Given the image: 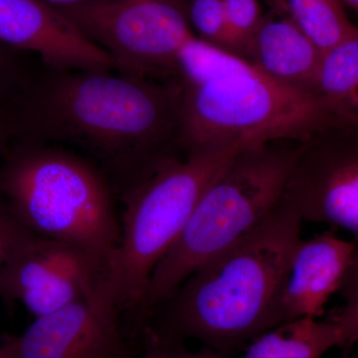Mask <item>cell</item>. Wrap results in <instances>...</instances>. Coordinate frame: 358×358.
Returning a JSON list of instances; mask_svg holds the SVG:
<instances>
[{"mask_svg": "<svg viewBox=\"0 0 358 358\" xmlns=\"http://www.w3.org/2000/svg\"><path fill=\"white\" fill-rule=\"evenodd\" d=\"M183 95L181 80L43 65L28 122L39 145L83 157L122 199L164 160L183 155Z\"/></svg>", "mask_w": 358, "mask_h": 358, "instance_id": "6da1fadb", "label": "cell"}, {"mask_svg": "<svg viewBox=\"0 0 358 358\" xmlns=\"http://www.w3.org/2000/svg\"><path fill=\"white\" fill-rule=\"evenodd\" d=\"M301 223L284 197L255 229L160 303L154 312L160 310L159 324L152 327L166 338L199 339L223 357L281 324L280 296Z\"/></svg>", "mask_w": 358, "mask_h": 358, "instance_id": "7a4b0ae2", "label": "cell"}, {"mask_svg": "<svg viewBox=\"0 0 358 358\" xmlns=\"http://www.w3.org/2000/svg\"><path fill=\"white\" fill-rule=\"evenodd\" d=\"M240 148L207 186L136 307L138 324L205 264L255 229L285 197L296 143Z\"/></svg>", "mask_w": 358, "mask_h": 358, "instance_id": "3957f363", "label": "cell"}, {"mask_svg": "<svg viewBox=\"0 0 358 358\" xmlns=\"http://www.w3.org/2000/svg\"><path fill=\"white\" fill-rule=\"evenodd\" d=\"M0 195L26 230L83 250L107 271L121 236L115 195L83 157L53 145L27 148L2 169Z\"/></svg>", "mask_w": 358, "mask_h": 358, "instance_id": "277c9868", "label": "cell"}, {"mask_svg": "<svg viewBox=\"0 0 358 358\" xmlns=\"http://www.w3.org/2000/svg\"><path fill=\"white\" fill-rule=\"evenodd\" d=\"M240 148L171 157L122 197L121 236L102 292L120 313L136 310L155 268L178 239L207 186Z\"/></svg>", "mask_w": 358, "mask_h": 358, "instance_id": "5b68a950", "label": "cell"}, {"mask_svg": "<svg viewBox=\"0 0 358 358\" xmlns=\"http://www.w3.org/2000/svg\"><path fill=\"white\" fill-rule=\"evenodd\" d=\"M331 128L315 96L270 79L253 66L185 85L183 154L271 141H301Z\"/></svg>", "mask_w": 358, "mask_h": 358, "instance_id": "8992f818", "label": "cell"}, {"mask_svg": "<svg viewBox=\"0 0 358 358\" xmlns=\"http://www.w3.org/2000/svg\"><path fill=\"white\" fill-rule=\"evenodd\" d=\"M59 11L126 76L181 80L179 52L195 36L182 0H86ZM182 81V80H181Z\"/></svg>", "mask_w": 358, "mask_h": 358, "instance_id": "52a82bcc", "label": "cell"}, {"mask_svg": "<svg viewBox=\"0 0 358 358\" xmlns=\"http://www.w3.org/2000/svg\"><path fill=\"white\" fill-rule=\"evenodd\" d=\"M105 274V266L83 250L27 231L0 275V296L41 317L101 298Z\"/></svg>", "mask_w": 358, "mask_h": 358, "instance_id": "ba28073f", "label": "cell"}, {"mask_svg": "<svg viewBox=\"0 0 358 358\" xmlns=\"http://www.w3.org/2000/svg\"><path fill=\"white\" fill-rule=\"evenodd\" d=\"M285 197L303 221L341 228L358 243V140L333 127L298 141Z\"/></svg>", "mask_w": 358, "mask_h": 358, "instance_id": "9c48e42d", "label": "cell"}, {"mask_svg": "<svg viewBox=\"0 0 358 358\" xmlns=\"http://www.w3.org/2000/svg\"><path fill=\"white\" fill-rule=\"evenodd\" d=\"M121 315L103 298L37 317L2 346L13 358H129Z\"/></svg>", "mask_w": 358, "mask_h": 358, "instance_id": "30bf717a", "label": "cell"}, {"mask_svg": "<svg viewBox=\"0 0 358 358\" xmlns=\"http://www.w3.org/2000/svg\"><path fill=\"white\" fill-rule=\"evenodd\" d=\"M0 41L36 54L53 69L115 70L102 48L41 0H0Z\"/></svg>", "mask_w": 358, "mask_h": 358, "instance_id": "8fae6325", "label": "cell"}, {"mask_svg": "<svg viewBox=\"0 0 358 358\" xmlns=\"http://www.w3.org/2000/svg\"><path fill=\"white\" fill-rule=\"evenodd\" d=\"M357 244L331 232L301 240L289 265L279 301L281 324L324 313L329 298L341 288Z\"/></svg>", "mask_w": 358, "mask_h": 358, "instance_id": "7c38bea8", "label": "cell"}, {"mask_svg": "<svg viewBox=\"0 0 358 358\" xmlns=\"http://www.w3.org/2000/svg\"><path fill=\"white\" fill-rule=\"evenodd\" d=\"M322 55L307 34L277 9V13L264 16L244 59L278 83L313 96Z\"/></svg>", "mask_w": 358, "mask_h": 358, "instance_id": "4fadbf2b", "label": "cell"}, {"mask_svg": "<svg viewBox=\"0 0 358 358\" xmlns=\"http://www.w3.org/2000/svg\"><path fill=\"white\" fill-rule=\"evenodd\" d=\"M313 96L331 128H358V28L322 53Z\"/></svg>", "mask_w": 358, "mask_h": 358, "instance_id": "5bb4252c", "label": "cell"}, {"mask_svg": "<svg viewBox=\"0 0 358 358\" xmlns=\"http://www.w3.org/2000/svg\"><path fill=\"white\" fill-rule=\"evenodd\" d=\"M336 345H343V341L334 320L303 317L257 336L244 358H320Z\"/></svg>", "mask_w": 358, "mask_h": 358, "instance_id": "9a60e30c", "label": "cell"}, {"mask_svg": "<svg viewBox=\"0 0 358 358\" xmlns=\"http://www.w3.org/2000/svg\"><path fill=\"white\" fill-rule=\"evenodd\" d=\"M324 53L357 29L348 20L341 0H275Z\"/></svg>", "mask_w": 358, "mask_h": 358, "instance_id": "2e32d148", "label": "cell"}, {"mask_svg": "<svg viewBox=\"0 0 358 358\" xmlns=\"http://www.w3.org/2000/svg\"><path fill=\"white\" fill-rule=\"evenodd\" d=\"M248 61L195 35L179 52V76L185 85H199L249 68Z\"/></svg>", "mask_w": 358, "mask_h": 358, "instance_id": "e0dca14e", "label": "cell"}, {"mask_svg": "<svg viewBox=\"0 0 358 358\" xmlns=\"http://www.w3.org/2000/svg\"><path fill=\"white\" fill-rule=\"evenodd\" d=\"M230 50L244 59L245 51L264 20L260 0H223Z\"/></svg>", "mask_w": 358, "mask_h": 358, "instance_id": "ac0fdd59", "label": "cell"}, {"mask_svg": "<svg viewBox=\"0 0 358 358\" xmlns=\"http://www.w3.org/2000/svg\"><path fill=\"white\" fill-rule=\"evenodd\" d=\"M187 15L199 39L231 52L223 0H190Z\"/></svg>", "mask_w": 358, "mask_h": 358, "instance_id": "d6986e66", "label": "cell"}, {"mask_svg": "<svg viewBox=\"0 0 358 358\" xmlns=\"http://www.w3.org/2000/svg\"><path fill=\"white\" fill-rule=\"evenodd\" d=\"M355 244L357 249L352 265L339 289L345 306L333 319L341 331L343 345H352L358 341V243Z\"/></svg>", "mask_w": 358, "mask_h": 358, "instance_id": "ffe728a7", "label": "cell"}, {"mask_svg": "<svg viewBox=\"0 0 358 358\" xmlns=\"http://www.w3.org/2000/svg\"><path fill=\"white\" fill-rule=\"evenodd\" d=\"M27 231L0 195V275L16 245Z\"/></svg>", "mask_w": 358, "mask_h": 358, "instance_id": "44dd1931", "label": "cell"}, {"mask_svg": "<svg viewBox=\"0 0 358 358\" xmlns=\"http://www.w3.org/2000/svg\"><path fill=\"white\" fill-rule=\"evenodd\" d=\"M157 334L160 338V358H222L215 350L207 346L197 352H190L182 345V341L166 338L159 333Z\"/></svg>", "mask_w": 358, "mask_h": 358, "instance_id": "7402d4cb", "label": "cell"}, {"mask_svg": "<svg viewBox=\"0 0 358 358\" xmlns=\"http://www.w3.org/2000/svg\"><path fill=\"white\" fill-rule=\"evenodd\" d=\"M143 346H145V357L160 358V338L157 331L152 327H145L143 329Z\"/></svg>", "mask_w": 358, "mask_h": 358, "instance_id": "603a6c76", "label": "cell"}, {"mask_svg": "<svg viewBox=\"0 0 358 358\" xmlns=\"http://www.w3.org/2000/svg\"><path fill=\"white\" fill-rule=\"evenodd\" d=\"M45 3L49 4L54 7H68L76 6V4L82 3V2L86 1V0H41Z\"/></svg>", "mask_w": 358, "mask_h": 358, "instance_id": "cb8c5ba5", "label": "cell"}, {"mask_svg": "<svg viewBox=\"0 0 358 358\" xmlns=\"http://www.w3.org/2000/svg\"><path fill=\"white\" fill-rule=\"evenodd\" d=\"M341 3L352 7L358 13V0H341Z\"/></svg>", "mask_w": 358, "mask_h": 358, "instance_id": "d4e9b609", "label": "cell"}, {"mask_svg": "<svg viewBox=\"0 0 358 358\" xmlns=\"http://www.w3.org/2000/svg\"><path fill=\"white\" fill-rule=\"evenodd\" d=\"M0 358H13L11 355H9L8 353L3 350V348H0Z\"/></svg>", "mask_w": 358, "mask_h": 358, "instance_id": "484cf974", "label": "cell"}]
</instances>
